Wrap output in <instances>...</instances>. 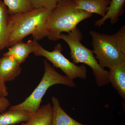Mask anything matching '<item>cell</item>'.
<instances>
[{
    "mask_svg": "<svg viewBox=\"0 0 125 125\" xmlns=\"http://www.w3.org/2000/svg\"><path fill=\"white\" fill-rule=\"evenodd\" d=\"M52 11L45 8L34 9L10 15L6 47L22 42L30 34L37 42L47 37L48 21Z\"/></svg>",
    "mask_w": 125,
    "mask_h": 125,
    "instance_id": "1",
    "label": "cell"
},
{
    "mask_svg": "<svg viewBox=\"0 0 125 125\" xmlns=\"http://www.w3.org/2000/svg\"><path fill=\"white\" fill-rule=\"evenodd\" d=\"M92 15L77 8L73 0H61L49 16L47 37L51 41L59 40L62 32L69 33L76 28L78 24Z\"/></svg>",
    "mask_w": 125,
    "mask_h": 125,
    "instance_id": "2",
    "label": "cell"
},
{
    "mask_svg": "<svg viewBox=\"0 0 125 125\" xmlns=\"http://www.w3.org/2000/svg\"><path fill=\"white\" fill-rule=\"evenodd\" d=\"M83 38L81 32L77 28L67 34H61L60 39L69 45L71 58L74 64L82 63L92 69L97 85L99 87L109 83L108 71L101 67L94 55L93 51L87 48L81 42Z\"/></svg>",
    "mask_w": 125,
    "mask_h": 125,
    "instance_id": "3",
    "label": "cell"
},
{
    "mask_svg": "<svg viewBox=\"0 0 125 125\" xmlns=\"http://www.w3.org/2000/svg\"><path fill=\"white\" fill-rule=\"evenodd\" d=\"M44 65L45 72L37 87L23 102L10 106L9 109L25 110L33 114L40 107L42 98L50 87L57 84H63L70 87L76 86L73 80L59 73L46 60H44Z\"/></svg>",
    "mask_w": 125,
    "mask_h": 125,
    "instance_id": "4",
    "label": "cell"
},
{
    "mask_svg": "<svg viewBox=\"0 0 125 125\" xmlns=\"http://www.w3.org/2000/svg\"><path fill=\"white\" fill-rule=\"evenodd\" d=\"M95 58L101 67L112 69L125 60V55L121 51L114 35L90 31Z\"/></svg>",
    "mask_w": 125,
    "mask_h": 125,
    "instance_id": "5",
    "label": "cell"
},
{
    "mask_svg": "<svg viewBox=\"0 0 125 125\" xmlns=\"http://www.w3.org/2000/svg\"><path fill=\"white\" fill-rule=\"evenodd\" d=\"M36 49L33 54L37 56H43L50 62L54 67L60 68L72 80L80 78L86 79L87 78V67L84 65L78 66L64 56L62 53L63 50L61 45H56L52 51L44 49L37 41L35 42Z\"/></svg>",
    "mask_w": 125,
    "mask_h": 125,
    "instance_id": "6",
    "label": "cell"
},
{
    "mask_svg": "<svg viewBox=\"0 0 125 125\" xmlns=\"http://www.w3.org/2000/svg\"><path fill=\"white\" fill-rule=\"evenodd\" d=\"M21 64L13 56H3L0 62V76L5 83L13 81L20 75Z\"/></svg>",
    "mask_w": 125,
    "mask_h": 125,
    "instance_id": "7",
    "label": "cell"
},
{
    "mask_svg": "<svg viewBox=\"0 0 125 125\" xmlns=\"http://www.w3.org/2000/svg\"><path fill=\"white\" fill-rule=\"evenodd\" d=\"M108 80L114 89L123 99H125V60L110 69Z\"/></svg>",
    "mask_w": 125,
    "mask_h": 125,
    "instance_id": "8",
    "label": "cell"
},
{
    "mask_svg": "<svg viewBox=\"0 0 125 125\" xmlns=\"http://www.w3.org/2000/svg\"><path fill=\"white\" fill-rule=\"evenodd\" d=\"M36 41L29 40L27 43L18 42L12 45L8 51L3 54V56H13L21 64L24 62L30 53L36 49Z\"/></svg>",
    "mask_w": 125,
    "mask_h": 125,
    "instance_id": "9",
    "label": "cell"
},
{
    "mask_svg": "<svg viewBox=\"0 0 125 125\" xmlns=\"http://www.w3.org/2000/svg\"><path fill=\"white\" fill-rule=\"evenodd\" d=\"M78 9L103 17L108 10L111 0H73Z\"/></svg>",
    "mask_w": 125,
    "mask_h": 125,
    "instance_id": "10",
    "label": "cell"
},
{
    "mask_svg": "<svg viewBox=\"0 0 125 125\" xmlns=\"http://www.w3.org/2000/svg\"><path fill=\"white\" fill-rule=\"evenodd\" d=\"M53 107L50 103L40 106L30 118L21 125H52Z\"/></svg>",
    "mask_w": 125,
    "mask_h": 125,
    "instance_id": "11",
    "label": "cell"
},
{
    "mask_svg": "<svg viewBox=\"0 0 125 125\" xmlns=\"http://www.w3.org/2000/svg\"><path fill=\"white\" fill-rule=\"evenodd\" d=\"M125 0H111L108 10L101 19L95 22V26L101 27L108 19L112 24L116 23L124 12Z\"/></svg>",
    "mask_w": 125,
    "mask_h": 125,
    "instance_id": "12",
    "label": "cell"
},
{
    "mask_svg": "<svg viewBox=\"0 0 125 125\" xmlns=\"http://www.w3.org/2000/svg\"><path fill=\"white\" fill-rule=\"evenodd\" d=\"M53 107L52 125H85L78 122L70 116L61 106L57 98H52Z\"/></svg>",
    "mask_w": 125,
    "mask_h": 125,
    "instance_id": "13",
    "label": "cell"
},
{
    "mask_svg": "<svg viewBox=\"0 0 125 125\" xmlns=\"http://www.w3.org/2000/svg\"><path fill=\"white\" fill-rule=\"evenodd\" d=\"M32 114L25 110L9 109L0 113V125H15L25 122L30 118Z\"/></svg>",
    "mask_w": 125,
    "mask_h": 125,
    "instance_id": "14",
    "label": "cell"
},
{
    "mask_svg": "<svg viewBox=\"0 0 125 125\" xmlns=\"http://www.w3.org/2000/svg\"><path fill=\"white\" fill-rule=\"evenodd\" d=\"M10 15L4 2L0 0V51L6 47Z\"/></svg>",
    "mask_w": 125,
    "mask_h": 125,
    "instance_id": "15",
    "label": "cell"
},
{
    "mask_svg": "<svg viewBox=\"0 0 125 125\" xmlns=\"http://www.w3.org/2000/svg\"><path fill=\"white\" fill-rule=\"evenodd\" d=\"M10 15L25 13L34 9L31 0H3Z\"/></svg>",
    "mask_w": 125,
    "mask_h": 125,
    "instance_id": "16",
    "label": "cell"
},
{
    "mask_svg": "<svg viewBox=\"0 0 125 125\" xmlns=\"http://www.w3.org/2000/svg\"><path fill=\"white\" fill-rule=\"evenodd\" d=\"M34 9L45 8L52 10L57 4V0H31Z\"/></svg>",
    "mask_w": 125,
    "mask_h": 125,
    "instance_id": "17",
    "label": "cell"
},
{
    "mask_svg": "<svg viewBox=\"0 0 125 125\" xmlns=\"http://www.w3.org/2000/svg\"><path fill=\"white\" fill-rule=\"evenodd\" d=\"M114 36L121 51L125 55V26L123 25Z\"/></svg>",
    "mask_w": 125,
    "mask_h": 125,
    "instance_id": "18",
    "label": "cell"
},
{
    "mask_svg": "<svg viewBox=\"0 0 125 125\" xmlns=\"http://www.w3.org/2000/svg\"><path fill=\"white\" fill-rule=\"evenodd\" d=\"M10 105V101L6 97H0V113L5 111Z\"/></svg>",
    "mask_w": 125,
    "mask_h": 125,
    "instance_id": "19",
    "label": "cell"
},
{
    "mask_svg": "<svg viewBox=\"0 0 125 125\" xmlns=\"http://www.w3.org/2000/svg\"><path fill=\"white\" fill-rule=\"evenodd\" d=\"M5 82L0 76V97H6L9 94Z\"/></svg>",
    "mask_w": 125,
    "mask_h": 125,
    "instance_id": "20",
    "label": "cell"
},
{
    "mask_svg": "<svg viewBox=\"0 0 125 125\" xmlns=\"http://www.w3.org/2000/svg\"><path fill=\"white\" fill-rule=\"evenodd\" d=\"M61 0H57V2H59V1H61Z\"/></svg>",
    "mask_w": 125,
    "mask_h": 125,
    "instance_id": "21",
    "label": "cell"
},
{
    "mask_svg": "<svg viewBox=\"0 0 125 125\" xmlns=\"http://www.w3.org/2000/svg\"><path fill=\"white\" fill-rule=\"evenodd\" d=\"M1 58H0V62Z\"/></svg>",
    "mask_w": 125,
    "mask_h": 125,
    "instance_id": "22",
    "label": "cell"
},
{
    "mask_svg": "<svg viewBox=\"0 0 125 125\" xmlns=\"http://www.w3.org/2000/svg\"></svg>",
    "mask_w": 125,
    "mask_h": 125,
    "instance_id": "23",
    "label": "cell"
}]
</instances>
